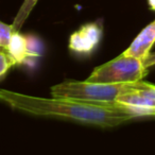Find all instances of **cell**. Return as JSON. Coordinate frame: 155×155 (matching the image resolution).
I'll list each match as a JSON object with an SVG mask.
<instances>
[{"instance_id":"obj_3","label":"cell","mask_w":155,"mask_h":155,"mask_svg":"<svg viewBox=\"0 0 155 155\" xmlns=\"http://www.w3.org/2000/svg\"><path fill=\"white\" fill-rule=\"evenodd\" d=\"M148 69L139 58L122 53L114 60L96 67L86 81L94 83H133L141 81Z\"/></svg>"},{"instance_id":"obj_4","label":"cell","mask_w":155,"mask_h":155,"mask_svg":"<svg viewBox=\"0 0 155 155\" xmlns=\"http://www.w3.org/2000/svg\"><path fill=\"white\" fill-rule=\"evenodd\" d=\"M117 102L125 104L135 118L155 117V85L148 83L139 91L121 96Z\"/></svg>"},{"instance_id":"obj_6","label":"cell","mask_w":155,"mask_h":155,"mask_svg":"<svg viewBox=\"0 0 155 155\" xmlns=\"http://www.w3.org/2000/svg\"><path fill=\"white\" fill-rule=\"evenodd\" d=\"M155 44V20L149 24L134 38L130 47L123 53L143 61L151 53V48Z\"/></svg>"},{"instance_id":"obj_7","label":"cell","mask_w":155,"mask_h":155,"mask_svg":"<svg viewBox=\"0 0 155 155\" xmlns=\"http://www.w3.org/2000/svg\"><path fill=\"white\" fill-rule=\"evenodd\" d=\"M7 51L14 58L16 65L27 64L29 62L27 35H22L19 32H14L10 47Z\"/></svg>"},{"instance_id":"obj_8","label":"cell","mask_w":155,"mask_h":155,"mask_svg":"<svg viewBox=\"0 0 155 155\" xmlns=\"http://www.w3.org/2000/svg\"><path fill=\"white\" fill-rule=\"evenodd\" d=\"M38 0H25L24 3L20 7L19 11H18L17 15L15 16L13 24V30L14 32H19V30L21 29L22 25L25 24L26 19L28 18V16L30 15L31 11L33 10V8L35 7V5L37 3Z\"/></svg>"},{"instance_id":"obj_11","label":"cell","mask_w":155,"mask_h":155,"mask_svg":"<svg viewBox=\"0 0 155 155\" xmlns=\"http://www.w3.org/2000/svg\"><path fill=\"white\" fill-rule=\"evenodd\" d=\"M142 63H143V66L146 67L147 69H149L152 66H155V52H152V53L149 54V55L142 61Z\"/></svg>"},{"instance_id":"obj_9","label":"cell","mask_w":155,"mask_h":155,"mask_svg":"<svg viewBox=\"0 0 155 155\" xmlns=\"http://www.w3.org/2000/svg\"><path fill=\"white\" fill-rule=\"evenodd\" d=\"M14 34L13 26L0 22V46L5 50H8L11 44L12 37Z\"/></svg>"},{"instance_id":"obj_12","label":"cell","mask_w":155,"mask_h":155,"mask_svg":"<svg viewBox=\"0 0 155 155\" xmlns=\"http://www.w3.org/2000/svg\"><path fill=\"white\" fill-rule=\"evenodd\" d=\"M149 5H150L151 9L155 11V0H149Z\"/></svg>"},{"instance_id":"obj_5","label":"cell","mask_w":155,"mask_h":155,"mask_svg":"<svg viewBox=\"0 0 155 155\" xmlns=\"http://www.w3.org/2000/svg\"><path fill=\"white\" fill-rule=\"evenodd\" d=\"M102 28L98 24H87L70 36L69 48L80 54H89L101 41Z\"/></svg>"},{"instance_id":"obj_2","label":"cell","mask_w":155,"mask_h":155,"mask_svg":"<svg viewBox=\"0 0 155 155\" xmlns=\"http://www.w3.org/2000/svg\"><path fill=\"white\" fill-rule=\"evenodd\" d=\"M149 82L133 83H94L88 81L66 80L50 88L52 97L84 100L93 102H117L123 95L143 88Z\"/></svg>"},{"instance_id":"obj_1","label":"cell","mask_w":155,"mask_h":155,"mask_svg":"<svg viewBox=\"0 0 155 155\" xmlns=\"http://www.w3.org/2000/svg\"><path fill=\"white\" fill-rule=\"evenodd\" d=\"M0 99L18 112L33 116L66 119L99 127H115L135 119L120 102H93L58 97H35L1 89Z\"/></svg>"},{"instance_id":"obj_10","label":"cell","mask_w":155,"mask_h":155,"mask_svg":"<svg viewBox=\"0 0 155 155\" xmlns=\"http://www.w3.org/2000/svg\"><path fill=\"white\" fill-rule=\"evenodd\" d=\"M14 65H16V63L11 54L7 50H1V52H0V78L3 79L5 75L8 73V71L10 70V68Z\"/></svg>"}]
</instances>
